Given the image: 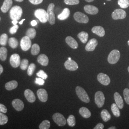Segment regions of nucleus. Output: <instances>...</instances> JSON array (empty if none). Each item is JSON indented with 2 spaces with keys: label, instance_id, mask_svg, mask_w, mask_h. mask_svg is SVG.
<instances>
[{
  "label": "nucleus",
  "instance_id": "28",
  "mask_svg": "<svg viewBox=\"0 0 129 129\" xmlns=\"http://www.w3.org/2000/svg\"><path fill=\"white\" fill-rule=\"evenodd\" d=\"M101 117L102 119L105 122H107L111 119V114L107 110H103L101 112Z\"/></svg>",
  "mask_w": 129,
  "mask_h": 129
},
{
  "label": "nucleus",
  "instance_id": "11",
  "mask_svg": "<svg viewBox=\"0 0 129 129\" xmlns=\"http://www.w3.org/2000/svg\"><path fill=\"white\" fill-rule=\"evenodd\" d=\"M97 79L100 83L104 86L109 85L111 82V79L109 77L103 73H100L98 75Z\"/></svg>",
  "mask_w": 129,
  "mask_h": 129
},
{
  "label": "nucleus",
  "instance_id": "8",
  "mask_svg": "<svg viewBox=\"0 0 129 129\" xmlns=\"http://www.w3.org/2000/svg\"><path fill=\"white\" fill-rule=\"evenodd\" d=\"M53 120L59 126H63L67 123V120L64 116L60 113H55L53 116Z\"/></svg>",
  "mask_w": 129,
  "mask_h": 129
},
{
  "label": "nucleus",
  "instance_id": "52",
  "mask_svg": "<svg viewBox=\"0 0 129 129\" xmlns=\"http://www.w3.org/2000/svg\"><path fill=\"white\" fill-rule=\"evenodd\" d=\"M25 19H23L21 21H20V22H19V23H20V24H22L23 23V21H25Z\"/></svg>",
  "mask_w": 129,
  "mask_h": 129
},
{
  "label": "nucleus",
  "instance_id": "38",
  "mask_svg": "<svg viewBox=\"0 0 129 129\" xmlns=\"http://www.w3.org/2000/svg\"><path fill=\"white\" fill-rule=\"evenodd\" d=\"M8 120V117L4 113L0 112V125H5L7 123Z\"/></svg>",
  "mask_w": 129,
  "mask_h": 129
},
{
  "label": "nucleus",
  "instance_id": "29",
  "mask_svg": "<svg viewBox=\"0 0 129 129\" xmlns=\"http://www.w3.org/2000/svg\"><path fill=\"white\" fill-rule=\"evenodd\" d=\"M7 56V49L5 47L0 48V59L3 61H5Z\"/></svg>",
  "mask_w": 129,
  "mask_h": 129
},
{
  "label": "nucleus",
  "instance_id": "23",
  "mask_svg": "<svg viewBox=\"0 0 129 129\" xmlns=\"http://www.w3.org/2000/svg\"><path fill=\"white\" fill-rule=\"evenodd\" d=\"M37 62L43 66H46L48 64L49 59L46 55L41 54L38 57Z\"/></svg>",
  "mask_w": 129,
  "mask_h": 129
},
{
  "label": "nucleus",
  "instance_id": "19",
  "mask_svg": "<svg viewBox=\"0 0 129 129\" xmlns=\"http://www.w3.org/2000/svg\"><path fill=\"white\" fill-rule=\"evenodd\" d=\"M114 98L116 104L120 109H121L124 107L123 101L122 97L118 92H115L114 94Z\"/></svg>",
  "mask_w": 129,
  "mask_h": 129
},
{
  "label": "nucleus",
  "instance_id": "36",
  "mask_svg": "<svg viewBox=\"0 0 129 129\" xmlns=\"http://www.w3.org/2000/svg\"><path fill=\"white\" fill-rule=\"evenodd\" d=\"M8 40V36L6 34H3L1 35L0 37V45L5 46Z\"/></svg>",
  "mask_w": 129,
  "mask_h": 129
},
{
  "label": "nucleus",
  "instance_id": "2",
  "mask_svg": "<svg viewBox=\"0 0 129 129\" xmlns=\"http://www.w3.org/2000/svg\"><path fill=\"white\" fill-rule=\"evenodd\" d=\"M76 92L77 96L81 101L85 103L89 102V98L88 96L87 93L83 88L80 86H77L76 88Z\"/></svg>",
  "mask_w": 129,
  "mask_h": 129
},
{
  "label": "nucleus",
  "instance_id": "45",
  "mask_svg": "<svg viewBox=\"0 0 129 129\" xmlns=\"http://www.w3.org/2000/svg\"><path fill=\"white\" fill-rule=\"evenodd\" d=\"M35 83L39 85H43L45 84L44 79L42 78H36Z\"/></svg>",
  "mask_w": 129,
  "mask_h": 129
},
{
  "label": "nucleus",
  "instance_id": "46",
  "mask_svg": "<svg viewBox=\"0 0 129 129\" xmlns=\"http://www.w3.org/2000/svg\"><path fill=\"white\" fill-rule=\"evenodd\" d=\"M7 111V109L6 106L3 104H0V112L5 113Z\"/></svg>",
  "mask_w": 129,
  "mask_h": 129
},
{
  "label": "nucleus",
  "instance_id": "26",
  "mask_svg": "<svg viewBox=\"0 0 129 129\" xmlns=\"http://www.w3.org/2000/svg\"><path fill=\"white\" fill-rule=\"evenodd\" d=\"M18 83L15 80H12L5 84V87L8 90H11L17 87Z\"/></svg>",
  "mask_w": 129,
  "mask_h": 129
},
{
  "label": "nucleus",
  "instance_id": "30",
  "mask_svg": "<svg viewBox=\"0 0 129 129\" xmlns=\"http://www.w3.org/2000/svg\"><path fill=\"white\" fill-rule=\"evenodd\" d=\"M111 110L113 115L117 117H119L120 115L119 108L116 103H113L111 106Z\"/></svg>",
  "mask_w": 129,
  "mask_h": 129
},
{
  "label": "nucleus",
  "instance_id": "53",
  "mask_svg": "<svg viewBox=\"0 0 129 129\" xmlns=\"http://www.w3.org/2000/svg\"><path fill=\"white\" fill-rule=\"evenodd\" d=\"M116 129V127H115V126H112V127H110L109 129Z\"/></svg>",
  "mask_w": 129,
  "mask_h": 129
},
{
  "label": "nucleus",
  "instance_id": "41",
  "mask_svg": "<svg viewBox=\"0 0 129 129\" xmlns=\"http://www.w3.org/2000/svg\"><path fill=\"white\" fill-rule=\"evenodd\" d=\"M123 96L126 103L129 105V89L125 88L123 90Z\"/></svg>",
  "mask_w": 129,
  "mask_h": 129
},
{
  "label": "nucleus",
  "instance_id": "47",
  "mask_svg": "<svg viewBox=\"0 0 129 129\" xmlns=\"http://www.w3.org/2000/svg\"><path fill=\"white\" fill-rule=\"evenodd\" d=\"M29 1L33 5H37L41 4L43 0H29Z\"/></svg>",
  "mask_w": 129,
  "mask_h": 129
},
{
  "label": "nucleus",
  "instance_id": "1",
  "mask_svg": "<svg viewBox=\"0 0 129 129\" xmlns=\"http://www.w3.org/2000/svg\"><path fill=\"white\" fill-rule=\"evenodd\" d=\"M23 14V10L19 6H14L13 7L10 12V17L13 20H19L21 18Z\"/></svg>",
  "mask_w": 129,
  "mask_h": 129
},
{
  "label": "nucleus",
  "instance_id": "4",
  "mask_svg": "<svg viewBox=\"0 0 129 129\" xmlns=\"http://www.w3.org/2000/svg\"><path fill=\"white\" fill-rule=\"evenodd\" d=\"M120 51L117 49L113 50L109 54L108 57V61L111 64H115L117 63L120 58Z\"/></svg>",
  "mask_w": 129,
  "mask_h": 129
},
{
  "label": "nucleus",
  "instance_id": "14",
  "mask_svg": "<svg viewBox=\"0 0 129 129\" xmlns=\"http://www.w3.org/2000/svg\"><path fill=\"white\" fill-rule=\"evenodd\" d=\"M37 96L39 100L43 102H46L48 100V94L45 89H39L37 91Z\"/></svg>",
  "mask_w": 129,
  "mask_h": 129
},
{
  "label": "nucleus",
  "instance_id": "3",
  "mask_svg": "<svg viewBox=\"0 0 129 129\" xmlns=\"http://www.w3.org/2000/svg\"><path fill=\"white\" fill-rule=\"evenodd\" d=\"M35 16L42 23H46L48 21V15L46 10L38 9L35 12Z\"/></svg>",
  "mask_w": 129,
  "mask_h": 129
},
{
  "label": "nucleus",
  "instance_id": "27",
  "mask_svg": "<svg viewBox=\"0 0 129 129\" xmlns=\"http://www.w3.org/2000/svg\"><path fill=\"white\" fill-rule=\"evenodd\" d=\"M78 37L81 42H82L84 44H85L88 41V34L86 32L82 31L78 34Z\"/></svg>",
  "mask_w": 129,
  "mask_h": 129
},
{
  "label": "nucleus",
  "instance_id": "7",
  "mask_svg": "<svg viewBox=\"0 0 129 129\" xmlns=\"http://www.w3.org/2000/svg\"><path fill=\"white\" fill-rule=\"evenodd\" d=\"M95 102L99 108H102L105 102V97L103 93L99 91L95 95Z\"/></svg>",
  "mask_w": 129,
  "mask_h": 129
},
{
  "label": "nucleus",
  "instance_id": "31",
  "mask_svg": "<svg viewBox=\"0 0 129 129\" xmlns=\"http://www.w3.org/2000/svg\"><path fill=\"white\" fill-rule=\"evenodd\" d=\"M37 35V32L36 30L32 28H30L28 29L26 33V36L29 37L30 39H34L36 37Z\"/></svg>",
  "mask_w": 129,
  "mask_h": 129
},
{
  "label": "nucleus",
  "instance_id": "32",
  "mask_svg": "<svg viewBox=\"0 0 129 129\" xmlns=\"http://www.w3.org/2000/svg\"><path fill=\"white\" fill-rule=\"evenodd\" d=\"M9 45L12 48H16L18 45V40L14 37H11L9 39Z\"/></svg>",
  "mask_w": 129,
  "mask_h": 129
},
{
  "label": "nucleus",
  "instance_id": "18",
  "mask_svg": "<svg viewBox=\"0 0 129 129\" xmlns=\"http://www.w3.org/2000/svg\"><path fill=\"white\" fill-rule=\"evenodd\" d=\"M24 96L26 98V100L28 102L31 103H33L36 101V97L34 93L32 91L29 89H26L24 92Z\"/></svg>",
  "mask_w": 129,
  "mask_h": 129
},
{
  "label": "nucleus",
  "instance_id": "5",
  "mask_svg": "<svg viewBox=\"0 0 129 129\" xmlns=\"http://www.w3.org/2000/svg\"><path fill=\"white\" fill-rule=\"evenodd\" d=\"M54 8L55 5L53 3H51L48 5L47 10V13L48 15V21L51 25H53L55 23V15L54 13Z\"/></svg>",
  "mask_w": 129,
  "mask_h": 129
},
{
  "label": "nucleus",
  "instance_id": "56",
  "mask_svg": "<svg viewBox=\"0 0 129 129\" xmlns=\"http://www.w3.org/2000/svg\"><path fill=\"white\" fill-rule=\"evenodd\" d=\"M128 72H129V67H128Z\"/></svg>",
  "mask_w": 129,
  "mask_h": 129
},
{
  "label": "nucleus",
  "instance_id": "6",
  "mask_svg": "<svg viewBox=\"0 0 129 129\" xmlns=\"http://www.w3.org/2000/svg\"><path fill=\"white\" fill-rule=\"evenodd\" d=\"M74 18L76 21L79 23H87L89 21L88 16L80 12H77L74 14Z\"/></svg>",
  "mask_w": 129,
  "mask_h": 129
},
{
  "label": "nucleus",
  "instance_id": "12",
  "mask_svg": "<svg viewBox=\"0 0 129 129\" xmlns=\"http://www.w3.org/2000/svg\"><path fill=\"white\" fill-rule=\"evenodd\" d=\"M10 63L11 65L14 68H18L21 64L20 56L17 54H14L11 55L10 58Z\"/></svg>",
  "mask_w": 129,
  "mask_h": 129
},
{
  "label": "nucleus",
  "instance_id": "40",
  "mask_svg": "<svg viewBox=\"0 0 129 129\" xmlns=\"http://www.w3.org/2000/svg\"><path fill=\"white\" fill-rule=\"evenodd\" d=\"M28 64H29V62L27 59H23L22 61L21 62V64L20 65L21 69L23 70H26L27 69Z\"/></svg>",
  "mask_w": 129,
  "mask_h": 129
},
{
  "label": "nucleus",
  "instance_id": "25",
  "mask_svg": "<svg viewBox=\"0 0 129 129\" xmlns=\"http://www.w3.org/2000/svg\"><path fill=\"white\" fill-rule=\"evenodd\" d=\"M70 12L69 8H66L63 10L62 13L57 16V18L60 20H64L69 18Z\"/></svg>",
  "mask_w": 129,
  "mask_h": 129
},
{
  "label": "nucleus",
  "instance_id": "15",
  "mask_svg": "<svg viewBox=\"0 0 129 129\" xmlns=\"http://www.w3.org/2000/svg\"><path fill=\"white\" fill-rule=\"evenodd\" d=\"M98 44V42L97 39L95 38H92L88 41V44L86 46L85 49L87 51H94L95 49Z\"/></svg>",
  "mask_w": 129,
  "mask_h": 129
},
{
  "label": "nucleus",
  "instance_id": "59",
  "mask_svg": "<svg viewBox=\"0 0 129 129\" xmlns=\"http://www.w3.org/2000/svg\"><path fill=\"white\" fill-rule=\"evenodd\" d=\"M107 1H110L111 0H107Z\"/></svg>",
  "mask_w": 129,
  "mask_h": 129
},
{
  "label": "nucleus",
  "instance_id": "21",
  "mask_svg": "<svg viewBox=\"0 0 129 129\" xmlns=\"http://www.w3.org/2000/svg\"><path fill=\"white\" fill-rule=\"evenodd\" d=\"M92 32L100 37H103L105 36V30L101 26H96L92 28L91 29Z\"/></svg>",
  "mask_w": 129,
  "mask_h": 129
},
{
  "label": "nucleus",
  "instance_id": "13",
  "mask_svg": "<svg viewBox=\"0 0 129 129\" xmlns=\"http://www.w3.org/2000/svg\"><path fill=\"white\" fill-rule=\"evenodd\" d=\"M65 68L70 71H75L78 68V64L74 60L68 59L64 64Z\"/></svg>",
  "mask_w": 129,
  "mask_h": 129
},
{
  "label": "nucleus",
  "instance_id": "22",
  "mask_svg": "<svg viewBox=\"0 0 129 129\" xmlns=\"http://www.w3.org/2000/svg\"><path fill=\"white\" fill-rule=\"evenodd\" d=\"M13 4L12 0H5L3 5L1 8L2 12L4 13H6L8 11L10 8L11 7Z\"/></svg>",
  "mask_w": 129,
  "mask_h": 129
},
{
  "label": "nucleus",
  "instance_id": "49",
  "mask_svg": "<svg viewBox=\"0 0 129 129\" xmlns=\"http://www.w3.org/2000/svg\"><path fill=\"white\" fill-rule=\"evenodd\" d=\"M37 22L36 20H33L31 22V24L33 26H36L37 25Z\"/></svg>",
  "mask_w": 129,
  "mask_h": 129
},
{
  "label": "nucleus",
  "instance_id": "54",
  "mask_svg": "<svg viewBox=\"0 0 129 129\" xmlns=\"http://www.w3.org/2000/svg\"><path fill=\"white\" fill-rule=\"evenodd\" d=\"M85 1L88 3H90V2H92L93 1H94V0H85Z\"/></svg>",
  "mask_w": 129,
  "mask_h": 129
},
{
  "label": "nucleus",
  "instance_id": "35",
  "mask_svg": "<svg viewBox=\"0 0 129 129\" xmlns=\"http://www.w3.org/2000/svg\"><path fill=\"white\" fill-rule=\"evenodd\" d=\"M118 5L122 8L125 9L129 6V0H118Z\"/></svg>",
  "mask_w": 129,
  "mask_h": 129
},
{
  "label": "nucleus",
  "instance_id": "42",
  "mask_svg": "<svg viewBox=\"0 0 129 129\" xmlns=\"http://www.w3.org/2000/svg\"><path fill=\"white\" fill-rule=\"evenodd\" d=\"M37 75L38 77L44 79H46L48 77L47 75L43 70H40L38 72H37Z\"/></svg>",
  "mask_w": 129,
  "mask_h": 129
},
{
  "label": "nucleus",
  "instance_id": "24",
  "mask_svg": "<svg viewBox=\"0 0 129 129\" xmlns=\"http://www.w3.org/2000/svg\"><path fill=\"white\" fill-rule=\"evenodd\" d=\"M79 112L82 117L86 119H88L91 116L90 111L86 107H81L79 110Z\"/></svg>",
  "mask_w": 129,
  "mask_h": 129
},
{
  "label": "nucleus",
  "instance_id": "37",
  "mask_svg": "<svg viewBox=\"0 0 129 129\" xmlns=\"http://www.w3.org/2000/svg\"><path fill=\"white\" fill-rule=\"evenodd\" d=\"M68 124L70 127H74L76 125V119L74 116L70 115L67 119Z\"/></svg>",
  "mask_w": 129,
  "mask_h": 129
},
{
  "label": "nucleus",
  "instance_id": "51",
  "mask_svg": "<svg viewBox=\"0 0 129 129\" xmlns=\"http://www.w3.org/2000/svg\"><path fill=\"white\" fill-rule=\"evenodd\" d=\"M18 23V21H17V20H13V21H12V23L14 25H15V24H16L17 23Z\"/></svg>",
  "mask_w": 129,
  "mask_h": 129
},
{
  "label": "nucleus",
  "instance_id": "58",
  "mask_svg": "<svg viewBox=\"0 0 129 129\" xmlns=\"http://www.w3.org/2000/svg\"><path fill=\"white\" fill-rule=\"evenodd\" d=\"M69 59H71V58L69 57Z\"/></svg>",
  "mask_w": 129,
  "mask_h": 129
},
{
  "label": "nucleus",
  "instance_id": "48",
  "mask_svg": "<svg viewBox=\"0 0 129 129\" xmlns=\"http://www.w3.org/2000/svg\"><path fill=\"white\" fill-rule=\"evenodd\" d=\"M104 127V125L102 123H99L95 126V127L94 128V129H103Z\"/></svg>",
  "mask_w": 129,
  "mask_h": 129
},
{
  "label": "nucleus",
  "instance_id": "39",
  "mask_svg": "<svg viewBox=\"0 0 129 129\" xmlns=\"http://www.w3.org/2000/svg\"><path fill=\"white\" fill-rule=\"evenodd\" d=\"M36 64L34 63L31 64L28 66L27 69V74L28 76H31L32 75L35 71V70L36 69Z\"/></svg>",
  "mask_w": 129,
  "mask_h": 129
},
{
  "label": "nucleus",
  "instance_id": "9",
  "mask_svg": "<svg viewBox=\"0 0 129 129\" xmlns=\"http://www.w3.org/2000/svg\"><path fill=\"white\" fill-rule=\"evenodd\" d=\"M31 45L32 42L29 37L26 36L25 37L22 38L20 42V46L23 51H26L28 50L31 47Z\"/></svg>",
  "mask_w": 129,
  "mask_h": 129
},
{
  "label": "nucleus",
  "instance_id": "50",
  "mask_svg": "<svg viewBox=\"0 0 129 129\" xmlns=\"http://www.w3.org/2000/svg\"><path fill=\"white\" fill-rule=\"evenodd\" d=\"M3 71H4V69L3 68V66L0 64V75L3 72Z\"/></svg>",
  "mask_w": 129,
  "mask_h": 129
},
{
  "label": "nucleus",
  "instance_id": "55",
  "mask_svg": "<svg viewBox=\"0 0 129 129\" xmlns=\"http://www.w3.org/2000/svg\"><path fill=\"white\" fill-rule=\"evenodd\" d=\"M15 1H16L17 2H22L23 1V0H15Z\"/></svg>",
  "mask_w": 129,
  "mask_h": 129
},
{
  "label": "nucleus",
  "instance_id": "33",
  "mask_svg": "<svg viewBox=\"0 0 129 129\" xmlns=\"http://www.w3.org/2000/svg\"><path fill=\"white\" fill-rule=\"evenodd\" d=\"M40 48L37 44H35L33 45L31 49V53L33 55H37L40 52Z\"/></svg>",
  "mask_w": 129,
  "mask_h": 129
},
{
  "label": "nucleus",
  "instance_id": "57",
  "mask_svg": "<svg viewBox=\"0 0 129 129\" xmlns=\"http://www.w3.org/2000/svg\"><path fill=\"white\" fill-rule=\"evenodd\" d=\"M128 45H129V40L128 41Z\"/></svg>",
  "mask_w": 129,
  "mask_h": 129
},
{
  "label": "nucleus",
  "instance_id": "16",
  "mask_svg": "<svg viewBox=\"0 0 129 129\" xmlns=\"http://www.w3.org/2000/svg\"><path fill=\"white\" fill-rule=\"evenodd\" d=\"M84 9L86 13L91 15H95L99 13L98 8L93 5H86L84 6Z\"/></svg>",
  "mask_w": 129,
  "mask_h": 129
},
{
  "label": "nucleus",
  "instance_id": "17",
  "mask_svg": "<svg viewBox=\"0 0 129 129\" xmlns=\"http://www.w3.org/2000/svg\"><path fill=\"white\" fill-rule=\"evenodd\" d=\"M12 105L15 110L18 111H22L24 108L23 102L19 99H15L12 102Z\"/></svg>",
  "mask_w": 129,
  "mask_h": 129
},
{
  "label": "nucleus",
  "instance_id": "44",
  "mask_svg": "<svg viewBox=\"0 0 129 129\" xmlns=\"http://www.w3.org/2000/svg\"><path fill=\"white\" fill-rule=\"evenodd\" d=\"M18 28L19 26L18 25H17V24L14 25V26H13L12 27L10 28V33L11 34H15L16 32H17Z\"/></svg>",
  "mask_w": 129,
  "mask_h": 129
},
{
  "label": "nucleus",
  "instance_id": "20",
  "mask_svg": "<svg viewBox=\"0 0 129 129\" xmlns=\"http://www.w3.org/2000/svg\"><path fill=\"white\" fill-rule=\"evenodd\" d=\"M66 42L71 48L77 49L78 47V43L76 40L71 37H68L66 38Z\"/></svg>",
  "mask_w": 129,
  "mask_h": 129
},
{
  "label": "nucleus",
  "instance_id": "10",
  "mask_svg": "<svg viewBox=\"0 0 129 129\" xmlns=\"http://www.w3.org/2000/svg\"><path fill=\"white\" fill-rule=\"evenodd\" d=\"M126 13L123 10L117 9L111 14V17L114 20L123 19L126 17Z\"/></svg>",
  "mask_w": 129,
  "mask_h": 129
},
{
  "label": "nucleus",
  "instance_id": "43",
  "mask_svg": "<svg viewBox=\"0 0 129 129\" xmlns=\"http://www.w3.org/2000/svg\"><path fill=\"white\" fill-rule=\"evenodd\" d=\"M64 3L67 5H78L79 3V0H64Z\"/></svg>",
  "mask_w": 129,
  "mask_h": 129
},
{
  "label": "nucleus",
  "instance_id": "34",
  "mask_svg": "<svg viewBox=\"0 0 129 129\" xmlns=\"http://www.w3.org/2000/svg\"><path fill=\"white\" fill-rule=\"evenodd\" d=\"M50 127V122L48 120H45L42 122L39 128L40 129H48Z\"/></svg>",
  "mask_w": 129,
  "mask_h": 129
}]
</instances>
